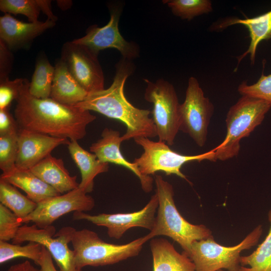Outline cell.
Listing matches in <instances>:
<instances>
[{
	"instance_id": "4",
	"label": "cell",
	"mask_w": 271,
	"mask_h": 271,
	"mask_svg": "<svg viewBox=\"0 0 271 271\" xmlns=\"http://www.w3.org/2000/svg\"><path fill=\"white\" fill-rule=\"evenodd\" d=\"M271 106L266 101L242 95L228 111L226 118L227 132L223 141L213 149L215 161H226L237 156L240 142L260 125Z\"/></svg>"
},
{
	"instance_id": "15",
	"label": "cell",
	"mask_w": 271,
	"mask_h": 271,
	"mask_svg": "<svg viewBox=\"0 0 271 271\" xmlns=\"http://www.w3.org/2000/svg\"><path fill=\"white\" fill-rule=\"evenodd\" d=\"M18 151L16 166L30 169L51 154L58 146L68 145L66 139L53 137L43 133L19 128L18 132Z\"/></svg>"
},
{
	"instance_id": "25",
	"label": "cell",
	"mask_w": 271,
	"mask_h": 271,
	"mask_svg": "<svg viewBox=\"0 0 271 271\" xmlns=\"http://www.w3.org/2000/svg\"><path fill=\"white\" fill-rule=\"evenodd\" d=\"M55 67L45 56L40 57L36 63L29 91L33 96L41 99L50 97Z\"/></svg>"
},
{
	"instance_id": "24",
	"label": "cell",
	"mask_w": 271,
	"mask_h": 271,
	"mask_svg": "<svg viewBox=\"0 0 271 271\" xmlns=\"http://www.w3.org/2000/svg\"><path fill=\"white\" fill-rule=\"evenodd\" d=\"M0 202L21 219L29 216L37 206V203L21 194L15 186L1 179Z\"/></svg>"
},
{
	"instance_id": "19",
	"label": "cell",
	"mask_w": 271,
	"mask_h": 271,
	"mask_svg": "<svg viewBox=\"0 0 271 271\" xmlns=\"http://www.w3.org/2000/svg\"><path fill=\"white\" fill-rule=\"evenodd\" d=\"M151 240L153 271H196L190 257L184 252L179 253L166 239Z\"/></svg>"
},
{
	"instance_id": "27",
	"label": "cell",
	"mask_w": 271,
	"mask_h": 271,
	"mask_svg": "<svg viewBox=\"0 0 271 271\" xmlns=\"http://www.w3.org/2000/svg\"><path fill=\"white\" fill-rule=\"evenodd\" d=\"M43 249V245L35 242L30 241L27 244L22 246L20 244H11L0 240V263L2 264L17 257H25L39 265Z\"/></svg>"
},
{
	"instance_id": "34",
	"label": "cell",
	"mask_w": 271,
	"mask_h": 271,
	"mask_svg": "<svg viewBox=\"0 0 271 271\" xmlns=\"http://www.w3.org/2000/svg\"><path fill=\"white\" fill-rule=\"evenodd\" d=\"M19 126L9 111V108L0 109V134L18 132Z\"/></svg>"
},
{
	"instance_id": "30",
	"label": "cell",
	"mask_w": 271,
	"mask_h": 271,
	"mask_svg": "<svg viewBox=\"0 0 271 271\" xmlns=\"http://www.w3.org/2000/svg\"><path fill=\"white\" fill-rule=\"evenodd\" d=\"M18 132L0 134V168L3 173L16 167L18 151Z\"/></svg>"
},
{
	"instance_id": "36",
	"label": "cell",
	"mask_w": 271,
	"mask_h": 271,
	"mask_svg": "<svg viewBox=\"0 0 271 271\" xmlns=\"http://www.w3.org/2000/svg\"><path fill=\"white\" fill-rule=\"evenodd\" d=\"M52 258L50 252L43 246V254L39 265L42 271H57L54 265Z\"/></svg>"
},
{
	"instance_id": "1",
	"label": "cell",
	"mask_w": 271,
	"mask_h": 271,
	"mask_svg": "<svg viewBox=\"0 0 271 271\" xmlns=\"http://www.w3.org/2000/svg\"><path fill=\"white\" fill-rule=\"evenodd\" d=\"M25 79L16 99L14 115L19 128L53 137L78 141L86 134L88 124L96 119L90 111L60 103L50 98L41 99L29 91Z\"/></svg>"
},
{
	"instance_id": "26",
	"label": "cell",
	"mask_w": 271,
	"mask_h": 271,
	"mask_svg": "<svg viewBox=\"0 0 271 271\" xmlns=\"http://www.w3.org/2000/svg\"><path fill=\"white\" fill-rule=\"evenodd\" d=\"M268 219L270 227L265 238L252 253L241 256L239 271H271V209Z\"/></svg>"
},
{
	"instance_id": "8",
	"label": "cell",
	"mask_w": 271,
	"mask_h": 271,
	"mask_svg": "<svg viewBox=\"0 0 271 271\" xmlns=\"http://www.w3.org/2000/svg\"><path fill=\"white\" fill-rule=\"evenodd\" d=\"M144 81L147 85L144 97L153 104V119L159 141L172 146L179 131L180 104L176 91L171 83L163 79Z\"/></svg>"
},
{
	"instance_id": "10",
	"label": "cell",
	"mask_w": 271,
	"mask_h": 271,
	"mask_svg": "<svg viewBox=\"0 0 271 271\" xmlns=\"http://www.w3.org/2000/svg\"><path fill=\"white\" fill-rule=\"evenodd\" d=\"M214 106L205 96L197 79L188 80L184 101L179 108V131L188 134L200 147L206 142Z\"/></svg>"
},
{
	"instance_id": "21",
	"label": "cell",
	"mask_w": 271,
	"mask_h": 271,
	"mask_svg": "<svg viewBox=\"0 0 271 271\" xmlns=\"http://www.w3.org/2000/svg\"><path fill=\"white\" fill-rule=\"evenodd\" d=\"M0 179L20 188L26 193L29 199L37 204L49 198L61 195L30 169H20L16 166L11 171L2 173Z\"/></svg>"
},
{
	"instance_id": "2",
	"label": "cell",
	"mask_w": 271,
	"mask_h": 271,
	"mask_svg": "<svg viewBox=\"0 0 271 271\" xmlns=\"http://www.w3.org/2000/svg\"><path fill=\"white\" fill-rule=\"evenodd\" d=\"M113 82L107 89L88 93L85 99L75 106L94 111L124 123L125 133L122 141L138 138H152L157 136L156 127L151 111L133 106L125 97L124 87L127 78L134 70V66L122 58L116 65Z\"/></svg>"
},
{
	"instance_id": "22",
	"label": "cell",
	"mask_w": 271,
	"mask_h": 271,
	"mask_svg": "<svg viewBox=\"0 0 271 271\" xmlns=\"http://www.w3.org/2000/svg\"><path fill=\"white\" fill-rule=\"evenodd\" d=\"M68 148L72 159L80 171L81 180L78 187L86 193L92 192L95 178L101 173L107 172L109 164L100 162L94 153L81 147L77 141H70Z\"/></svg>"
},
{
	"instance_id": "17",
	"label": "cell",
	"mask_w": 271,
	"mask_h": 271,
	"mask_svg": "<svg viewBox=\"0 0 271 271\" xmlns=\"http://www.w3.org/2000/svg\"><path fill=\"white\" fill-rule=\"evenodd\" d=\"M53 21L24 22L5 13L0 17V40L10 49L22 47L55 25Z\"/></svg>"
},
{
	"instance_id": "14",
	"label": "cell",
	"mask_w": 271,
	"mask_h": 271,
	"mask_svg": "<svg viewBox=\"0 0 271 271\" xmlns=\"http://www.w3.org/2000/svg\"><path fill=\"white\" fill-rule=\"evenodd\" d=\"M95 206L94 199L78 187L63 195L49 198L37 204L34 211L22 223L33 222L39 228L52 225L59 217L71 212H85Z\"/></svg>"
},
{
	"instance_id": "7",
	"label": "cell",
	"mask_w": 271,
	"mask_h": 271,
	"mask_svg": "<svg viewBox=\"0 0 271 271\" xmlns=\"http://www.w3.org/2000/svg\"><path fill=\"white\" fill-rule=\"evenodd\" d=\"M134 141L143 148L144 152L140 157L135 158L133 163L145 177L163 172L167 175L174 174L189 182L181 171L183 165L192 161H215L213 150L197 155H185L173 151L163 142H155L145 137L136 138Z\"/></svg>"
},
{
	"instance_id": "3",
	"label": "cell",
	"mask_w": 271,
	"mask_h": 271,
	"mask_svg": "<svg viewBox=\"0 0 271 271\" xmlns=\"http://www.w3.org/2000/svg\"><path fill=\"white\" fill-rule=\"evenodd\" d=\"M155 182L159 205L154 227L145 237L148 241L158 236L170 237L188 255L194 241L212 237V232L205 225L192 224L181 215L174 202L172 184L161 175H155Z\"/></svg>"
},
{
	"instance_id": "18",
	"label": "cell",
	"mask_w": 271,
	"mask_h": 271,
	"mask_svg": "<svg viewBox=\"0 0 271 271\" xmlns=\"http://www.w3.org/2000/svg\"><path fill=\"white\" fill-rule=\"evenodd\" d=\"M36 176L60 194L68 192L79 187L76 176H71L61 159L51 154L30 169Z\"/></svg>"
},
{
	"instance_id": "29",
	"label": "cell",
	"mask_w": 271,
	"mask_h": 271,
	"mask_svg": "<svg viewBox=\"0 0 271 271\" xmlns=\"http://www.w3.org/2000/svg\"><path fill=\"white\" fill-rule=\"evenodd\" d=\"M46 0H1L0 10L5 13L25 16L29 22H37Z\"/></svg>"
},
{
	"instance_id": "31",
	"label": "cell",
	"mask_w": 271,
	"mask_h": 271,
	"mask_svg": "<svg viewBox=\"0 0 271 271\" xmlns=\"http://www.w3.org/2000/svg\"><path fill=\"white\" fill-rule=\"evenodd\" d=\"M237 90L242 96L263 100L271 106V74L265 75L262 72L258 81L252 85L242 82Z\"/></svg>"
},
{
	"instance_id": "5",
	"label": "cell",
	"mask_w": 271,
	"mask_h": 271,
	"mask_svg": "<svg viewBox=\"0 0 271 271\" xmlns=\"http://www.w3.org/2000/svg\"><path fill=\"white\" fill-rule=\"evenodd\" d=\"M145 236L123 244L109 243L94 231L84 228L75 230L71 240L78 270L86 266H99L116 263L136 256L147 241Z\"/></svg>"
},
{
	"instance_id": "23",
	"label": "cell",
	"mask_w": 271,
	"mask_h": 271,
	"mask_svg": "<svg viewBox=\"0 0 271 271\" xmlns=\"http://www.w3.org/2000/svg\"><path fill=\"white\" fill-rule=\"evenodd\" d=\"M235 24L245 26L249 31L250 38L248 49L238 58V63L247 54H249L251 64H253L259 43L263 40L271 39V10L254 18L230 19L223 22L218 27L219 29H223Z\"/></svg>"
},
{
	"instance_id": "6",
	"label": "cell",
	"mask_w": 271,
	"mask_h": 271,
	"mask_svg": "<svg viewBox=\"0 0 271 271\" xmlns=\"http://www.w3.org/2000/svg\"><path fill=\"white\" fill-rule=\"evenodd\" d=\"M262 230V225H258L240 243L232 246L222 245L213 237L195 241L188 256L193 262L196 271H239L241 251L258 243Z\"/></svg>"
},
{
	"instance_id": "9",
	"label": "cell",
	"mask_w": 271,
	"mask_h": 271,
	"mask_svg": "<svg viewBox=\"0 0 271 271\" xmlns=\"http://www.w3.org/2000/svg\"><path fill=\"white\" fill-rule=\"evenodd\" d=\"M76 229L70 226L64 227L56 233L53 225L39 228L36 224L21 226L15 237L14 244L33 241L44 246L54 258L60 271H80L76 266L74 252L68 244L71 242Z\"/></svg>"
},
{
	"instance_id": "16",
	"label": "cell",
	"mask_w": 271,
	"mask_h": 271,
	"mask_svg": "<svg viewBox=\"0 0 271 271\" xmlns=\"http://www.w3.org/2000/svg\"><path fill=\"white\" fill-rule=\"evenodd\" d=\"M101 137L90 146V151L93 153L101 162L120 165L131 171L139 179L144 191L150 192L153 187V178L151 176H143L137 165L133 162H129L123 157L120 150L122 141L119 131L106 127L102 130Z\"/></svg>"
},
{
	"instance_id": "35",
	"label": "cell",
	"mask_w": 271,
	"mask_h": 271,
	"mask_svg": "<svg viewBox=\"0 0 271 271\" xmlns=\"http://www.w3.org/2000/svg\"><path fill=\"white\" fill-rule=\"evenodd\" d=\"M6 44L0 40L1 56V81L8 78V74L10 70L11 53Z\"/></svg>"
},
{
	"instance_id": "13",
	"label": "cell",
	"mask_w": 271,
	"mask_h": 271,
	"mask_svg": "<svg viewBox=\"0 0 271 271\" xmlns=\"http://www.w3.org/2000/svg\"><path fill=\"white\" fill-rule=\"evenodd\" d=\"M61 60L88 93L104 89V75L98 55L88 48L73 41L66 42L62 46Z\"/></svg>"
},
{
	"instance_id": "20",
	"label": "cell",
	"mask_w": 271,
	"mask_h": 271,
	"mask_svg": "<svg viewBox=\"0 0 271 271\" xmlns=\"http://www.w3.org/2000/svg\"><path fill=\"white\" fill-rule=\"evenodd\" d=\"M54 67L50 98L72 106L83 101L88 93L72 76L65 64L60 59Z\"/></svg>"
},
{
	"instance_id": "38",
	"label": "cell",
	"mask_w": 271,
	"mask_h": 271,
	"mask_svg": "<svg viewBox=\"0 0 271 271\" xmlns=\"http://www.w3.org/2000/svg\"><path fill=\"white\" fill-rule=\"evenodd\" d=\"M218 271H226V270H224V269H220V270H218Z\"/></svg>"
},
{
	"instance_id": "33",
	"label": "cell",
	"mask_w": 271,
	"mask_h": 271,
	"mask_svg": "<svg viewBox=\"0 0 271 271\" xmlns=\"http://www.w3.org/2000/svg\"><path fill=\"white\" fill-rule=\"evenodd\" d=\"M24 78H18L11 81L9 78L1 81L0 109L8 108L12 101L17 98Z\"/></svg>"
},
{
	"instance_id": "32",
	"label": "cell",
	"mask_w": 271,
	"mask_h": 271,
	"mask_svg": "<svg viewBox=\"0 0 271 271\" xmlns=\"http://www.w3.org/2000/svg\"><path fill=\"white\" fill-rule=\"evenodd\" d=\"M23 225L21 218L7 207L0 204V240L13 239Z\"/></svg>"
},
{
	"instance_id": "28",
	"label": "cell",
	"mask_w": 271,
	"mask_h": 271,
	"mask_svg": "<svg viewBox=\"0 0 271 271\" xmlns=\"http://www.w3.org/2000/svg\"><path fill=\"white\" fill-rule=\"evenodd\" d=\"M173 14L182 19L191 20L194 17L211 12L212 3L209 0L164 1Z\"/></svg>"
},
{
	"instance_id": "11",
	"label": "cell",
	"mask_w": 271,
	"mask_h": 271,
	"mask_svg": "<svg viewBox=\"0 0 271 271\" xmlns=\"http://www.w3.org/2000/svg\"><path fill=\"white\" fill-rule=\"evenodd\" d=\"M110 20L105 26H90L82 37L72 41L75 43L85 46L98 55L99 51L106 48H115L122 58L131 60L139 56L140 49L134 42H128L122 36L118 29V23L122 12L119 5L109 6Z\"/></svg>"
},
{
	"instance_id": "37",
	"label": "cell",
	"mask_w": 271,
	"mask_h": 271,
	"mask_svg": "<svg viewBox=\"0 0 271 271\" xmlns=\"http://www.w3.org/2000/svg\"><path fill=\"white\" fill-rule=\"evenodd\" d=\"M7 271H42L33 266L31 263L26 260L22 263L12 265Z\"/></svg>"
},
{
	"instance_id": "12",
	"label": "cell",
	"mask_w": 271,
	"mask_h": 271,
	"mask_svg": "<svg viewBox=\"0 0 271 271\" xmlns=\"http://www.w3.org/2000/svg\"><path fill=\"white\" fill-rule=\"evenodd\" d=\"M158 205V197L155 193L146 206L138 211L95 215L76 211L73 214V218L75 220H84L97 226L105 227L109 237L119 239L127 230L133 227H142L151 231L155 224Z\"/></svg>"
}]
</instances>
